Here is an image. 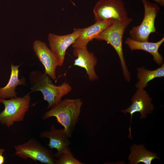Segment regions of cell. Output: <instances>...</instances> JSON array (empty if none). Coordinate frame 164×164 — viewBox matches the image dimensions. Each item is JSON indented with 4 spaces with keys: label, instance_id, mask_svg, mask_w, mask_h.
Segmentation results:
<instances>
[{
    "label": "cell",
    "instance_id": "cell-8",
    "mask_svg": "<svg viewBox=\"0 0 164 164\" xmlns=\"http://www.w3.org/2000/svg\"><path fill=\"white\" fill-rule=\"evenodd\" d=\"M82 30L83 29L74 28L71 33L64 35L49 33L48 37L49 45L57 61L58 66L63 65L67 50L78 38Z\"/></svg>",
    "mask_w": 164,
    "mask_h": 164
},
{
    "label": "cell",
    "instance_id": "cell-13",
    "mask_svg": "<svg viewBox=\"0 0 164 164\" xmlns=\"http://www.w3.org/2000/svg\"><path fill=\"white\" fill-rule=\"evenodd\" d=\"M113 19L97 22L83 30L78 38L72 44L73 48H87L88 43L99 35L111 23Z\"/></svg>",
    "mask_w": 164,
    "mask_h": 164
},
{
    "label": "cell",
    "instance_id": "cell-3",
    "mask_svg": "<svg viewBox=\"0 0 164 164\" xmlns=\"http://www.w3.org/2000/svg\"><path fill=\"white\" fill-rule=\"evenodd\" d=\"M132 21V19L128 17L121 20L113 19L110 25L95 38L106 41L115 49L120 58L124 76L128 81H130L131 77L123 55L122 39L126 29Z\"/></svg>",
    "mask_w": 164,
    "mask_h": 164
},
{
    "label": "cell",
    "instance_id": "cell-4",
    "mask_svg": "<svg viewBox=\"0 0 164 164\" xmlns=\"http://www.w3.org/2000/svg\"><path fill=\"white\" fill-rule=\"evenodd\" d=\"M30 101L29 94L8 100L0 99V103L4 104V109L0 113V123L9 127L15 122L22 121L30 107Z\"/></svg>",
    "mask_w": 164,
    "mask_h": 164
},
{
    "label": "cell",
    "instance_id": "cell-7",
    "mask_svg": "<svg viewBox=\"0 0 164 164\" xmlns=\"http://www.w3.org/2000/svg\"><path fill=\"white\" fill-rule=\"evenodd\" d=\"M93 11L95 22L128 17L125 3L121 0H99Z\"/></svg>",
    "mask_w": 164,
    "mask_h": 164
},
{
    "label": "cell",
    "instance_id": "cell-2",
    "mask_svg": "<svg viewBox=\"0 0 164 164\" xmlns=\"http://www.w3.org/2000/svg\"><path fill=\"white\" fill-rule=\"evenodd\" d=\"M29 78L31 92L40 91L44 100L48 103V109L61 100L62 97L69 93L72 89L69 83L65 82L59 85H55L48 75L39 71L31 72Z\"/></svg>",
    "mask_w": 164,
    "mask_h": 164
},
{
    "label": "cell",
    "instance_id": "cell-20",
    "mask_svg": "<svg viewBox=\"0 0 164 164\" xmlns=\"http://www.w3.org/2000/svg\"><path fill=\"white\" fill-rule=\"evenodd\" d=\"M162 6L164 5V0H153Z\"/></svg>",
    "mask_w": 164,
    "mask_h": 164
},
{
    "label": "cell",
    "instance_id": "cell-19",
    "mask_svg": "<svg viewBox=\"0 0 164 164\" xmlns=\"http://www.w3.org/2000/svg\"><path fill=\"white\" fill-rule=\"evenodd\" d=\"M5 150L2 148H0V164H3L5 162V157L3 154Z\"/></svg>",
    "mask_w": 164,
    "mask_h": 164
},
{
    "label": "cell",
    "instance_id": "cell-14",
    "mask_svg": "<svg viewBox=\"0 0 164 164\" xmlns=\"http://www.w3.org/2000/svg\"><path fill=\"white\" fill-rule=\"evenodd\" d=\"M164 41V37L159 41L155 43L149 42L148 41L138 42L129 37L126 39L125 43L132 51L141 50L150 53L153 56V59L155 61L157 64L160 65L162 63L163 58L159 53V49Z\"/></svg>",
    "mask_w": 164,
    "mask_h": 164
},
{
    "label": "cell",
    "instance_id": "cell-6",
    "mask_svg": "<svg viewBox=\"0 0 164 164\" xmlns=\"http://www.w3.org/2000/svg\"><path fill=\"white\" fill-rule=\"evenodd\" d=\"M15 155L24 159L30 158L47 164H55L52 152L34 139L15 146Z\"/></svg>",
    "mask_w": 164,
    "mask_h": 164
},
{
    "label": "cell",
    "instance_id": "cell-18",
    "mask_svg": "<svg viewBox=\"0 0 164 164\" xmlns=\"http://www.w3.org/2000/svg\"><path fill=\"white\" fill-rule=\"evenodd\" d=\"M57 164H84L77 160L73 155L70 151L62 154L57 160L55 161Z\"/></svg>",
    "mask_w": 164,
    "mask_h": 164
},
{
    "label": "cell",
    "instance_id": "cell-17",
    "mask_svg": "<svg viewBox=\"0 0 164 164\" xmlns=\"http://www.w3.org/2000/svg\"><path fill=\"white\" fill-rule=\"evenodd\" d=\"M137 70L138 78L139 81L136 84V87L138 89H144L150 81L155 78L164 76L163 63L160 67L154 70H149L142 67L138 68Z\"/></svg>",
    "mask_w": 164,
    "mask_h": 164
},
{
    "label": "cell",
    "instance_id": "cell-9",
    "mask_svg": "<svg viewBox=\"0 0 164 164\" xmlns=\"http://www.w3.org/2000/svg\"><path fill=\"white\" fill-rule=\"evenodd\" d=\"M152 100L146 91L138 89L132 98V103L131 106L127 109L121 110L125 114L129 113L131 114L130 125L129 128V134L128 136L130 138L132 139L131 124L133 114L139 112L141 114V119L145 118L147 114L151 113L154 109L153 105L151 103Z\"/></svg>",
    "mask_w": 164,
    "mask_h": 164
},
{
    "label": "cell",
    "instance_id": "cell-15",
    "mask_svg": "<svg viewBox=\"0 0 164 164\" xmlns=\"http://www.w3.org/2000/svg\"><path fill=\"white\" fill-rule=\"evenodd\" d=\"M19 66L11 64V73L9 81L5 87L0 88V99L17 97L15 91L16 87L20 85H26L24 77L19 78L18 69Z\"/></svg>",
    "mask_w": 164,
    "mask_h": 164
},
{
    "label": "cell",
    "instance_id": "cell-11",
    "mask_svg": "<svg viewBox=\"0 0 164 164\" xmlns=\"http://www.w3.org/2000/svg\"><path fill=\"white\" fill-rule=\"evenodd\" d=\"M40 136L42 138H48L49 147L57 150V152L54 155L55 157L59 158L63 153L70 151L68 147L69 137L64 129H57L54 126H52L49 131L42 132Z\"/></svg>",
    "mask_w": 164,
    "mask_h": 164
},
{
    "label": "cell",
    "instance_id": "cell-12",
    "mask_svg": "<svg viewBox=\"0 0 164 164\" xmlns=\"http://www.w3.org/2000/svg\"><path fill=\"white\" fill-rule=\"evenodd\" d=\"M73 54L77 57L74 65L85 69L90 81L97 80L98 77L95 70L97 60L93 53L89 52L87 48H73Z\"/></svg>",
    "mask_w": 164,
    "mask_h": 164
},
{
    "label": "cell",
    "instance_id": "cell-1",
    "mask_svg": "<svg viewBox=\"0 0 164 164\" xmlns=\"http://www.w3.org/2000/svg\"><path fill=\"white\" fill-rule=\"evenodd\" d=\"M83 103L79 98L61 100L44 114L42 118L56 117L57 122L64 127V130L70 137L79 119Z\"/></svg>",
    "mask_w": 164,
    "mask_h": 164
},
{
    "label": "cell",
    "instance_id": "cell-10",
    "mask_svg": "<svg viewBox=\"0 0 164 164\" xmlns=\"http://www.w3.org/2000/svg\"><path fill=\"white\" fill-rule=\"evenodd\" d=\"M32 49L36 56L45 68L44 74L52 79H56V70L58 66L57 61L53 53L44 43L35 40Z\"/></svg>",
    "mask_w": 164,
    "mask_h": 164
},
{
    "label": "cell",
    "instance_id": "cell-16",
    "mask_svg": "<svg viewBox=\"0 0 164 164\" xmlns=\"http://www.w3.org/2000/svg\"><path fill=\"white\" fill-rule=\"evenodd\" d=\"M131 153L128 160L129 164H137L142 162L145 164H151L152 161L159 158L156 153L146 150L143 144L133 145L130 148Z\"/></svg>",
    "mask_w": 164,
    "mask_h": 164
},
{
    "label": "cell",
    "instance_id": "cell-5",
    "mask_svg": "<svg viewBox=\"0 0 164 164\" xmlns=\"http://www.w3.org/2000/svg\"><path fill=\"white\" fill-rule=\"evenodd\" d=\"M144 8V15L141 24L134 26L130 30L131 38L138 42L148 41L150 34L156 32L155 22L160 8L156 3L149 0H141Z\"/></svg>",
    "mask_w": 164,
    "mask_h": 164
}]
</instances>
